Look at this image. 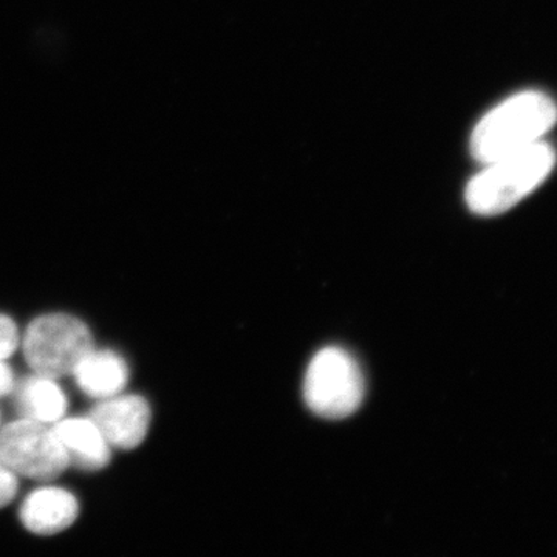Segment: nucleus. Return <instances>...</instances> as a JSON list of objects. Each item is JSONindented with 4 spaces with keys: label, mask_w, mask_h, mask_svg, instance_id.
I'll return each instance as SVG.
<instances>
[{
    "label": "nucleus",
    "mask_w": 557,
    "mask_h": 557,
    "mask_svg": "<svg viewBox=\"0 0 557 557\" xmlns=\"http://www.w3.org/2000/svg\"><path fill=\"white\" fill-rule=\"evenodd\" d=\"M557 121L556 102L542 91L527 90L508 98L486 113L472 132V156L480 163L507 157L530 148Z\"/></svg>",
    "instance_id": "nucleus-1"
},
{
    "label": "nucleus",
    "mask_w": 557,
    "mask_h": 557,
    "mask_svg": "<svg viewBox=\"0 0 557 557\" xmlns=\"http://www.w3.org/2000/svg\"><path fill=\"white\" fill-rule=\"evenodd\" d=\"M555 163V150L545 141L491 161L469 182L465 193L469 209L479 215L508 211L545 182Z\"/></svg>",
    "instance_id": "nucleus-2"
},
{
    "label": "nucleus",
    "mask_w": 557,
    "mask_h": 557,
    "mask_svg": "<svg viewBox=\"0 0 557 557\" xmlns=\"http://www.w3.org/2000/svg\"><path fill=\"white\" fill-rule=\"evenodd\" d=\"M366 381L357 359L341 347H325L314 355L304 380L307 408L327 420H343L357 412Z\"/></svg>",
    "instance_id": "nucleus-3"
},
{
    "label": "nucleus",
    "mask_w": 557,
    "mask_h": 557,
    "mask_svg": "<svg viewBox=\"0 0 557 557\" xmlns=\"http://www.w3.org/2000/svg\"><path fill=\"white\" fill-rule=\"evenodd\" d=\"M94 350V336L81 319L46 314L28 325L24 355L36 375L58 380L72 375Z\"/></svg>",
    "instance_id": "nucleus-4"
},
{
    "label": "nucleus",
    "mask_w": 557,
    "mask_h": 557,
    "mask_svg": "<svg viewBox=\"0 0 557 557\" xmlns=\"http://www.w3.org/2000/svg\"><path fill=\"white\" fill-rule=\"evenodd\" d=\"M0 458L16 474L50 482L69 468V458L51 428L22 418L0 431Z\"/></svg>",
    "instance_id": "nucleus-5"
},
{
    "label": "nucleus",
    "mask_w": 557,
    "mask_h": 557,
    "mask_svg": "<svg viewBox=\"0 0 557 557\" xmlns=\"http://www.w3.org/2000/svg\"><path fill=\"white\" fill-rule=\"evenodd\" d=\"M89 418L109 445L129 450L141 445L148 434L150 408L139 395H113L95 406Z\"/></svg>",
    "instance_id": "nucleus-6"
},
{
    "label": "nucleus",
    "mask_w": 557,
    "mask_h": 557,
    "mask_svg": "<svg viewBox=\"0 0 557 557\" xmlns=\"http://www.w3.org/2000/svg\"><path fill=\"white\" fill-rule=\"evenodd\" d=\"M76 497L61 487H40L25 498L21 520L28 531L42 536L67 530L78 518Z\"/></svg>",
    "instance_id": "nucleus-7"
},
{
    "label": "nucleus",
    "mask_w": 557,
    "mask_h": 557,
    "mask_svg": "<svg viewBox=\"0 0 557 557\" xmlns=\"http://www.w3.org/2000/svg\"><path fill=\"white\" fill-rule=\"evenodd\" d=\"M69 458V467L83 471H100L110 463L108 440L90 418H67L51 426Z\"/></svg>",
    "instance_id": "nucleus-8"
},
{
    "label": "nucleus",
    "mask_w": 557,
    "mask_h": 557,
    "mask_svg": "<svg viewBox=\"0 0 557 557\" xmlns=\"http://www.w3.org/2000/svg\"><path fill=\"white\" fill-rule=\"evenodd\" d=\"M73 375L84 394L94 398H109L119 395L129 380L126 361L113 351L91 350Z\"/></svg>",
    "instance_id": "nucleus-9"
},
{
    "label": "nucleus",
    "mask_w": 557,
    "mask_h": 557,
    "mask_svg": "<svg viewBox=\"0 0 557 557\" xmlns=\"http://www.w3.org/2000/svg\"><path fill=\"white\" fill-rule=\"evenodd\" d=\"M16 408L27 420L53 424L64 417L67 398L54 380L36 375L22 381L17 387Z\"/></svg>",
    "instance_id": "nucleus-10"
},
{
    "label": "nucleus",
    "mask_w": 557,
    "mask_h": 557,
    "mask_svg": "<svg viewBox=\"0 0 557 557\" xmlns=\"http://www.w3.org/2000/svg\"><path fill=\"white\" fill-rule=\"evenodd\" d=\"M20 344V332L13 319L0 314V361L11 357Z\"/></svg>",
    "instance_id": "nucleus-11"
},
{
    "label": "nucleus",
    "mask_w": 557,
    "mask_h": 557,
    "mask_svg": "<svg viewBox=\"0 0 557 557\" xmlns=\"http://www.w3.org/2000/svg\"><path fill=\"white\" fill-rule=\"evenodd\" d=\"M17 487H20V480L16 472L0 458V508L7 507L13 500L17 494Z\"/></svg>",
    "instance_id": "nucleus-12"
},
{
    "label": "nucleus",
    "mask_w": 557,
    "mask_h": 557,
    "mask_svg": "<svg viewBox=\"0 0 557 557\" xmlns=\"http://www.w3.org/2000/svg\"><path fill=\"white\" fill-rule=\"evenodd\" d=\"M14 388L13 372L5 362L0 361V397L11 394Z\"/></svg>",
    "instance_id": "nucleus-13"
}]
</instances>
